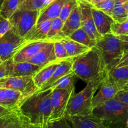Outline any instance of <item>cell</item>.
Returning a JSON list of instances; mask_svg holds the SVG:
<instances>
[{"instance_id": "4316f807", "label": "cell", "mask_w": 128, "mask_h": 128, "mask_svg": "<svg viewBox=\"0 0 128 128\" xmlns=\"http://www.w3.org/2000/svg\"><path fill=\"white\" fill-rule=\"evenodd\" d=\"M76 77L77 76L73 72H71L54 82L50 89H64L70 91H75Z\"/></svg>"}, {"instance_id": "83f0119b", "label": "cell", "mask_w": 128, "mask_h": 128, "mask_svg": "<svg viewBox=\"0 0 128 128\" xmlns=\"http://www.w3.org/2000/svg\"><path fill=\"white\" fill-rule=\"evenodd\" d=\"M23 1L24 0H3L0 9V14L9 20L20 8Z\"/></svg>"}, {"instance_id": "d6986e66", "label": "cell", "mask_w": 128, "mask_h": 128, "mask_svg": "<svg viewBox=\"0 0 128 128\" xmlns=\"http://www.w3.org/2000/svg\"><path fill=\"white\" fill-rule=\"evenodd\" d=\"M55 60H56V58L54 53V44L53 42H50L46 47L34 55L28 62L42 67Z\"/></svg>"}, {"instance_id": "4dcf8cb0", "label": "cell", "mask_w": 128, "mask_h": 128, "mask_svg": "<svg viewBox=\"0 0 128 128\" xmlns=\"http://www.w3.org/2000/svg\"><path fill=\"white\" fill-rule=\"evenodd\" d=\"M18 115L17 111H13L0 118V128H12Z\"/></svg>"}, {"instance_id": "bcb514c9", "label": "cell", "mask_w": 128, "mask_h": 128, "mask_svg": "<svg viewBox=\"0 0 128 128\" xmlns=\"http://www.w3.org/2000/svg\"><path fill=\"white\" fill-rule=\"evenodd\" d=\"M125 9H126V10L128 12V1L126 2V4H125Z\"/></svg>"}, {"instance_id": "f1b7e54d", "label": "cell", "mask_w": 128, "mask_h": 128, "mask_svg": "<svg viewBox=\"0 0 128 128\" xmlns=\"http://www.w3.org/2000/svg\"><path fill=\"white\" fill-rule=\"evenodd\" d=\"M128 0H114L111 17L115 22H122L128 19V12L125 9V4Z\"/></svg>"}, {"instance_id": "8992f818", "label": "cell", "mask_w": 128, "mask_h": 128, "mask_svg": "<svg viewBox=\"0 0 128 128\" xmlns=\"http://www.w3.org/2000/svg\"><path fill=\"white\" fill-rule=\"evenodd\" d=\"M40 14L39 11L19 8L9 20L12 28L20 36L24 38L37 24Z\"/></svg>"}, {"instance_id": "484cf974", "label": "cell", "mask_w": 128, "mask_h": 128, "mask_svg": "<svg viewBox=\"0 0 128 128\" xmlns=\"http://www.w3.org/2000/svg\"><path fill=\"white\" fill-rule=\"evenodd\" d=\"M68 37L74 41H77V42L87 46L90 49L96 46V41L91 38L90 35L86 32V31L81 27L74 31Z\"/></svg>"}, {"instance_id": "7c38bea8", "label": "cell", "mask_w": 128, "mask_h": 128, "mask_svg": "<svg viewBox=\"0 0 128 128\" xmlns=\"http://www.w3.org/2000/svg\"><path fill=\"white\" fill-rule=\"evenodd\" d=\"M121 90V88L117 85L106 82L101 83L100 90L96 94H94L92 99V110L94 108L114 98L118 92Z\"/></svg>"}, {"instance_id": "8d00e7d4", "label": "cell", "mask_w": 128, "mask_h": 128, "mask_svg": "<svg viewBox=\"0 0 128 128\" xmlns=\"http://www.w3.org/2000/svg\"><path fill=\"white\" fill-rule=\"evenodd\" d=\"M12 62L13 60L10 59L0 63V79L11 76Z\"/></svg>"}, {"instance_id": "e575fe53", "label": "cell", "mask_w": 128, "mask_h": 128, "mask_svg": "<svg viewBox=\"0 0 128 128\" xmlns=\"http://www.w3.org/2000/svg\"><path fill=\"white\" fill-rule=\"evenodd\" d=\"M114 4V0H106L101 3L98 4L94 7L111 16L113 11Z\"/></svg>"}, {"instance_id": "3957f363", "label": "cell", "mask_w": 128, "mask_h": 128, "mask_svg": "<svg viewBox=\"0 0 128 128\" xmlns=\"http://www.w3.org/2000/svg\"><path fill=\"white\" fill-rule=\"evenodd\" d=\"M92 113L100 117L108 128H128V105L116 99L94 108Z\"/></svg>"}, {"instance_id": "9c48e42d", "label": "cell", "mask_w": 128, "mask_h": 128, "mask_svg": "<svg viewBox=\"0 0 128 128\" xmlns=\"http://www.w3.org/2000/svg\"><path fill=\"white\" fill-rule=\"evenodd\" d=\"M52 90L51 114L49 122L65 117L69 101L75 94L74 91H70L64 89L55 88Z\"/></svg>"}, {"instance_id": "d4e9b609", "label": "cell", "mask_w": 128, "mask_h": 128, "mask_svg": "<svg viewBox=\"0 0 128 128\" xmlns=\"http://www.w3.org/2000/svg\"><path fill=\"white\" fill-rule=\"evenodd\" d=\"M64 22L60 17L52 20L51 26L47 35L48 42H54L55 41H61L66 36L62 32Z\"/></svg>"}, {"instance_id": "5bb4252c", "label": "cell", "mask_w": 128, "mask_h": 128, "mask_svg": "<svg viewBox=\"0 0 128 128\" xmlns=\"http://www.w3.org/2000/svg\"><path fill=\"white\" fill-rule=\"evenodd\" d=\"M22 100V94L16 90L0 88V106L16 111Z\"/></svg>"}, {"instance_id": "b9f144b4", "label": "cell", "mask_w": 128, "mask_h": 128, "mask_svg": "<svg viewBox=\"0 0 128 128\" xmlns=\"http://www.w3.org/2000/svg\"><path fill=\"white\" fill-rule=\"evenodd\" d=\"M118 36L121 40L123 51L124 50H128V35H122V36Z\"/></svg>"}, {"instance_id": "d6a6232c", "label": "cell", "mask_w": 128, "mask_h": 128, "mask_svg": "<svg viewBox=\"0 0 128 128\" xmlns=\"http://www.w3.org/2000/svg\"><path fill=\"white\" fill-rule=\"evenodd\" d=\"M111 32L116 36L128 35V19L122 22H114L111 26Z\"/></svg>"}, {"instance_id": "52a82bcc", "label": "cell", "mask_w": 128, "mask_h": 128, "mask_svg": "<svg viewBox=\"0 0 128 128\" xmlns=\"http://www.w3.org/2000/svg\"><path fill=\"white\" fill-rule=\"evenodd\" d=\"M28 42L12 28L0 38V57L2 61L12 59L16 52Z\"/></svg>"}, {"instance_id": "f907efd6", "label": "cell", "mask_w": 128, "mask_h": 128, "mask_svg": "<svg viewBox=\"0 0 128 128\" xmlns=\"http://www.w3.org/2000/svg\"><path fill=\"white\" fill-rule=\"evenodd\" d=\"M2 62V60H1V57H0V63H1V62Z\"/></svg>"}, {"instance_id": "7bdbcfd3", "label": "cell", "mask_w": 128, "mask_h": 128, "mask_svg": "<svg viewBox=\"0 0 128 128\" xmlns=\"http://www.w3.org/2000/svg\"><path fill=\"white\" fill-rule=\"evenodd\" d=\"M12 128H24V124H23V120H22V118L20 116V115H18L17 120L14 123L13 126Z\"/></svg>"}, {"instance_id": "30bf717a", "label": "cell", "mask_w": 128, "mask_h": 128, "mask_svg": "<svg viewBox=\"0 0 128 128\" xmlns=\"http://www.w3.org/2000/svg\"><path fill=\"white\" fill-rule=\"evenodd\" d=\"M81 11V27L86 31L91 38L97 41L101 38L96 30L91 8L92 5L83 0H77Z\"/></svg>"}, {"instance_id": "5b68a950", "label": "cell", "mask_w": 128, "mask_h": 128, "mask_svg": "<svg viewBox=\"0 0 128 128\" xmlns=\"http://www.w3.org/2000/svg\"><path fill=\"white\" fill-rule=\"evenodd\" d=\"M96 47L102 56L108 72L116 68L123 53L121 40L118 36L112 32L101 36L96 41Z\"/></svg>"}, {"instance_id": "44dd1931", "label": "cell", "mask_w": 128, "mask_h": 128, "mask_svg": "<svg viewBox=\"0 0 128 128\" xmlns=\"http://www.w3.org/2000/svg\"><path fill=\"white\" fill-rule=\"evenodd\" d=\"M80 28H81V11L78 2L64 22L62 32L66 37H68Z\"/></svg>"}, {"instance_id": "ffe728a7", "label": "cell", "mask_w": 128, "mask_h": 128, "mask_svg": "<svg viewBox=\"0 0 128 128\" xmlns=\"http://www.w3.org/2000/svg\"><path fill=\"white\" fill-rule=\"evenodd\" d=\"M73 59L70 58L67 60H62L60 62V64L56 69L54 72L53 74L51 76V78L47 81L46 84L40 89V91H44L46 90H49L50 86L66 75L71 73L72 72V63H73Z\"/></svg>"}, {"instance_id": "7402d4cb", "label": "cell", "mask_w": 128, "mask_h": 128, "mask_svg": "<svg viewBox=\"0 0 128 128\" xmlns=\"http://www.w3.org/2000/svg\"><path fill=\"white\" fill-rule=\"evenodd\" d=\"M41 68V66L28 61L14 62L13 61L10 76H33Z\"/></svg>"}, {"instance_id": "1f68e13d", "label": "cell", "mask_w": 128, "mask_h": 128, "mask_svg": "<svg viewBox=\"0 0 128 128\" xmlns=\"http://www.w3.org/2000/svg\"><path fill=\"white\" fill-rule=\"evenodd\" d=\"M53 44L56 60H64L71 58L70 57L66 48L61 41H55L53 42Z\"/></svg>"}, {"instance_id": "681fc988", "label": "cell", "mask_w": 128, "mask_h": 128, "mask_svg": "<svg viewBox=\"0 0 128 128\" xmlns=\"http://www.w3.org/2000/svg\"><path fill=\"white\" fill-rule=\"evenodd\" d=\"M83 1H86V2H90V3H91V0H83Z\"/></svg>"}, {"instance_id": "f6af8a7d", "label": "cell", "mask_w": 128, "mask_h": 128, "mask_svg": "<svg viewBox=\"0 0 128 128\" xmlns=\"http://www.w3.org/2000/svg\"><path fill=\"white\" fill-rule=\"evenodd\" d=\"M106 1V0H91V4L93 6H96L98 4L101 3V2H103V1Z\"/></svg>"}, {"instance_id": "ba28073f", "label": "cell", "mask_w": 128, "mask_h": 128, "mask_svg": "<svg viewBox=\"0 0 128 128\" xmlns=\"http://www.w3.org/2000/svg\"><path fill=\"white\" fill-rule=\"evenodd\" d=\"M0 88L20 91L22 94V100L39 90L34 82L32 76H8L3 78L0 79Z\"/></svg>"}, {"instance_id": "e0dca14e", "label": "cell", "mask_w": 128, "mask_h": 128, "mask_svg": "<svg viewBox=\"0 0 128 128\" xmlns=\"http://www.w3.org/2000/svg\"><path fill=\"white\" fill-rule=\"evenodd\" d=\"M104 82L117 85L121 90H123L128 83V66L114 68L110 70L102 82Z\"/></svg>"}, {"instance_id": "d590c367", "label": "cell", "mask_w": 128, "mask_h": 128, "mask_svg": "<svg viewBox=\"0 0 128 128\" xmlns=\"http://www.w3.org/2000/svg\"><path fill=\"white\" fill-rule=\"evenodd\" d=\"M48 128H73L68 119L64 117L60 120L50 121L48 123Z\"/></svg>"}, {"instance_id": "cb8c5ba5", "label": "cell", "mask_w": 128, "mask_h": 128, "mask_svg": "<svg viewBox=\"0 0 128 128\" xmlns=\"http://www.w3.org/2000/svg\"><path fill=\"white\" fill-rule=\"evenodd\" d=\"M61 41L65 46L69 56L71 58H74L91 50L87 46L74 41L68 37H65Z\"/></svg>"}, {"instance_id": "7a4b0ae2", "label": "cell", "mask_w": 128, "mask_h": 128, "mask_svg": "<svg viewBox=\"0 0 128 128\" xmlns=\"http://www.w3.org/2000/svg\"><path fill=\"white\" fill-rule=\"evenodd\" d=\"M72 72L86 83L98 82L101 84L108 73L102 56L96 46L73 59Z\"/></svg>"}, {"instance_id": "277c9868", "label": "cell", "mask_w": 128, "mask_h": 128, "mask_svg": "<svg viewBox=\"0 0 128 128\" xmlns=\"http://www.w3.org/2000/svg\"><path fill=\"white\" fill-rule=\"evenodd\" d=\"M100 86V82H87L86 87L82 91L74 94L71 98L66 109L65 117L92 113V99Z\"/></svg>"}, {"instance_id": "74e56055", "label": "cell", "mask_w": 128, "mask_h": 128, "mask_svg": "<svg viewBox=\"0 0 128 128\" xmlns=\"http://www.w3.org/2000/svg\"><path fill=\"white\" fill-rule=\"evenodd\" d=\"M12 28V25L8 19L0 14V38Z\"/></svg>"}, {"instance_id": "f546056e", "label": "cell", "mask_w": 128, "mask_h": 128, "mask_svg": "<svg viewBox=\"0 0 128 128\" xmlns=\"http://www.w3.org/2000/svg\"><path fill=\"white\" fill-rule=\"evenodd\" d=\"M54 0H24L20 8L42 11Z\"/></svg>"}, {"instance_id": "9a60e30c", "label": "cell", "mask_w": 128, "mask_h": 128, "mask_svg": "<svg viewBox=\"0 0 128 128\" xmlns=\"http://www.w3.org/2000/svg\"><path fill=\"white\" fill-rule=\"evenodd\" d=\"M50 42L48 41H37L28 42L21 50H19L12 60L14 62L28 61L34 55L46 47Z\"/></svg>"}, {"instance_id": "4fadbf2b", "label": "cell", "mask_w": 128, "mask_h": 128, "mask_svg": "<svg viewBox=\"0 0 128 128\" xmlns=\"http://www.w3.org/2000/svg\"><path fill=\"white\" fill-rule=\"evenodd\" d=\"M92 14L96 30L101 36L111 33V26L115 22L110 15L92 6Z\"/></svg>"}, {"instance_id": "60d3db41", "label": "cell", "mask_w": 128, "mask_h": 128, "mask_svg": "<svg viewBox=\"0 0 128 128\" xmlns=\"http://www.w3.org/2000/svg\"><path fill=\"white\" fill-rule=\"evenodd\" d=\"M24 128H48V124H32L28 122L23 118Z\"/></svg>"}, {"instance_id": "603a6c76", "label": "cell", "mask_w": 128, "mask_h": 128, "mask_svg": "<svg viewBox=\"0 0 128 128\" xmlns=\"http://www.w3.org/2000/svg\"><path fill=\"white\" fill-rule=\"evenodd\" d=\"M68 0H54L40 12L37 23L46 20H52L60 17L62 8Z\"/></svg>"}, {"instance_id": "8fae6325", "label": "cell", "mask_w": 128, "mask_h": 128, "mask_svg": "<svg viewBox=\"0 0 128 128\" xmlns=\"http://www.w3.org/2000/svg\"><path fill=\"white\" fill-rule=\"evenodd\" d=\"M67 118L73 128H108L100 117L92 112L86 115L70 116Z\"/></svg>"}, {"instance_id": "7dc6e473", "label": "cell", "mask_w": 128, "mask_h": 128, "mask_svg": "<svg viewBox=\"0 0 128 128\" xmlns=\"http://www.w3.org/2000/svg\"><path fill=\"white\" fill-rule=\"evenodd\" d=\"M122 90H128V83L126 84V86L124 88V89Z\"/></svg>"}, {"instance_id": "c3c4849f", "label": "cell", "mask_w": 128, "mask_h": 128, "mask_svg": "<svg viewBox=\"0 0 128 128\" xmlns=\"http://www.w3.org/2000/svg\"><path fill=\"white\" fill-rule=\"evenodd\" d=\"M2 2H3V0H0V9H1V4H2Z\"/></svg>"}, {"instance_id": "ab89813d", "label": "cell", "mask_w": 128, "mask_h": 128, "mask_svg": "<svg viewBox=\"0 0 128 128\" xmlns=\"http://www.w3.org/2000/svg\"><path fill=\"white\" fill-rule=\"evenodd\" d=\"M127 66H128V50H124L123 51L122 57H121V60L119 61L118 64L116 68H120Z\"/></svg>"}, {"instance_id": "6da1fadb", "label": "cell", "mask_w": 128, "mask_h": 128, "mask_svg": "<svg viewBox=\"0 0 128 128\" xmlns=\"http://www.w3.org/2000/svg\"><path fill=\"white\" fill-rule=\"evenodd\" d=\"M52 91V89L38 90L22 100L16 111L30 123L48 124L51 114Z\"/></svg>"}, {"instance_id": "2e32d148", "label": "cell", "mask_w": 128, "mask_h": 128, "mask_svg": "<svg viewBox=\"0 0 128 128\" xmlns=\"http://www.w3.org/2000/svg\"><path fill=\"white\" fill-rule=\"evenodd\" d=\"M52 20H46L37 23L24 37L27 42L47 41V35Z\"/></svg>"}, {"instance_id": "f35d334b", "label": "cell", "mask_w": 128, "mask_h": 128, "mask_svg": "<svg viewBox=\"0 0 128 128\" xmlns=\"http://www.w3.org/2000/svg\"><path fill=\"white\" fill-rule=\"evenodd\" d=\"M114 99L128 105V90H121L118 92Z\"/></svg>"}, {"instance_id": "ac0fdd59", "label": "cell", "mask_w": 128, "mask_h": 128, "mask_svg": "<svg viewBox=\"0 0 128 128\" xmlns=\"http://www.w3.org/2000/svg\"><path fill=\"white\" fill-rule=\"evenodd\" d=\"M62 60H56L48 64L41 67V68L32 76L33 81L38 88L41 89L47 81L51 78L56 69Z\"/></svg>"}, {"instance_id": "ee69618b", "label": "cell", "mask_w": 128, "mask_h": 128, "mask_svg": "<svg viewBox=\"0 0 128 128\" xmlns=\"http://www.w3.org/2000/svg\"><path fill=\"white\" fill-rule=\"evenodd\" d=\"M12 111H13L9 110L8 108H6L3 107L2 106H0V118L7 114H9L10 112H12Z\"/></svg>"}, {"instance_id": "836d02e7", "label": "cell", "mask_w": 128, "mask_h": 128, "mask_svg": "<svg viewBox=\"0 0 128 128\" xmlns=\"http://www.w3.org/2000/svg\"><path fill=\"white\" fill-rule=\"evenodd\" d=\"M77 0H68L63 5L60 12V18L62 20L63 22L66 21V19L70 14L71 11H72L74 6L77 4Z\"/></svg>"}]
</instances>
